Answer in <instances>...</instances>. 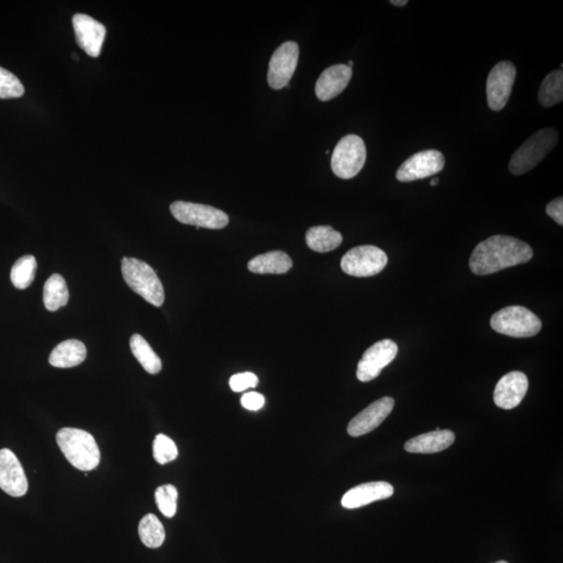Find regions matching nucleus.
Here are the masks:
<instances>
[{"label":"nucleus","instance_id":"obj_1","mask_svg":"<svg viewBox=\"0 0 563 563\" xmlns=\"http://www.w3.org/2000/svg\"><path fill=\"white\" fill-rule=\"evenodd\" d=\"M533 251L527 243L515 237L496 235L484 240L473 251L470 259L472 273L487 276L505 269L527 263Z\"/></svg>","mask_w":563,"mask_h":563},{"label":"nucleus","instance_id":"obj_2","mask_svg":"<svg viewBox=\"0 0 563 563\" xmlns=\"http://www.w3.org/2000/svg\"><path fill=\"white\" fill-rule=\"evenodd\" d=\"M56 442L75 469L88 472L98 466L100 452L97 440L90 433L80 429H61L56 433Z\"/></svg>","mask_w":563,"mask_h":563},{"label":"nucleus","instance_id":"obj_3","mask_svg":"<svg viewBox=\"0 0 563 563\" xmlns=\"http://www.w3.org/2000/svg\"><path fill=\"white\" fill-rule=\"evenodd\" d=\"M122 273L128 286L151 305L161 307L166 301L163 285L156 271L147 262L124 257Z\"/></svg>","mask_w":563,"mask_h":563},{"label":"nucleus","instance_id":"obj_4","mask_svg":"<svg viewBox=\"0 0 563 563\" xmlns=\"http://www.w3.org/2000/svg\"><path fill=\"white\" fill-rule=\"evenodd\" d=\"M559 132L546 128L536 132L518 149L509 162L512 175H521L533 170L558 144Z\"/></svg>","mask_w":563,"mask_h":563},{"label":"nucleus","instance_id":"obj_5","mask_svg":"<svg viewBox=\"0 0 563 563\" xmlns=\"http://www.w3.org/2000/svg\"><path fill=\"white\" fill-rule=\"evenodd\" d=\"M490 326L496 332L506 337L527 338L535 337L542 330V320L529 309L509 306L491 316Z\"/></svg>","mask_w":563,"mask_h":563},{"label":"nucleus","instance_id":"obj_6","mask_svg":"<svg viewBox=\"0 0 563 563\" xmlns=\"http://www.w3.org/2000/svg\"><path fill=\"white\" fill-rule=\"evenodd\" d=\"M366 161V147L357 135H346L340 139L334 149L331 168L335 175L350 180L362 172Z\"/></svg>","mask_w":563,"mask_h":563},{"label":"nucleus","instance_id":"obj_7","mask_svg":"<svg viewBox=\"0 0 563 563\" xmlns=\"http://www.w3.org/2000/svg\"><path fill=\"white\" fill-rule=\"evenodd\" d=\"M170 212L181 224L206 227V229H224L229 224V217L219 209L194 204L188 201H175L170 205Z\"/></svg>","mask_w":563,"mask_h":563},{"label":"nucleus","instance_id":"obj_8","mask_svg":"<svg viewBox=\"0 0 563 563\" xmlns=\"http://www.w3.org/2000/svg\"><path fill=\"white\" fill-rule=\"evenodd\" d=\"M388 262V255L381 249L362 245L346 252L341 259V269L346 275L366 277L381 273Z\"/></svg>","mask_w":563,"mask_h":563},{"label":"nucleus","instance_id":"obj_9","mask_svg":"<svg viewBox=\"0 0 563 563\" xmlns=\"http://www.w3.org/2000/svg\"><path fill=\"white\" fill-rule=\"evenodd\" d=\"M300 58V47L294 41H287L276 49L271 55L268 81L270 88L281 90L289 87Z\"/></svg>","mask_w":563,"mask_h":563},{"label":"nucleus","instance_id":"obj_10","mask_svg":"<svg viewBox=\"0 0 563 563\" xmlns=\"http://www.w3.org/2000/svg\"><path fill=\"white\" fill-rule=\"evenodd\" d=\"M516 78V68L509 61H503L491 69L486 83L487 103L492 111L499 112L508 105Z\"/></svg>","mask_w":563,"mask_h":563},{"label":"nucleus","instance_id":"obj_11","mask_svg":"<svg viewBox=\"0 0 563 563\" xmlns=\"http://www.w3.org/2000/svg\"><path fill=\"white\" fill-rule=\"evenodd\" d=\"M445 157L436 149L419 151L405 161L397 172V180L408 183L433 176L444 169Z\"/></svg>","mask_w":563,"mask_h":563},{"label":"nucleus","instance_id":"obj_12","mask_svg":"<svg viewBox=\"0 0 563 563\" xmlns=\"http://www.w3.org/2000/svg\"><path fill=\"white\" fill-rule=\"evenodd\" d=\"M398 347L395 341L383 339L378 341L363 354L357 368L359 381L370 382L381 374L386 366L390 364L397 355Z\"/></svg>","mask_w":563,"mask_h":563},{"label":"nucleus","instance_id":"obj_13","mask_svg":"<svg viewBox=\"0 0 563 563\" xmlns=\"http://www.w3.org/2000/svg\"><path fill=\"white\" fill-rule=\"evenodd\" d=\"M0 489L14 498L24 496L29 490L21 461L9 448L0 450Z\"/></svg>","mask_w":563,"mask_h":563},{"label":"nucleus","instance_id":"obj_14","mask_svg":"<svg viewBox=\"0 0 563 563\" xmlns=\"http://www.w3.org/2000/svg\"><path fill=\"white\" fill-rule=\"evenodd\" d=\"M394 407V398L389 397L380 398L354 417L347 426V433L353 438H359L374 431L391 414Z\"/></svg>","mask_w":563,"mask_h":563},{"label":"nucleus","instance_id":"obj_15","mask_svg":"<svg viewBox=\"0 0 563 563\" xmlns=\"http://www.w3.org/2000/svg\"><path fill=\"white\" fill-rule=\"evenodd\" d=\"M73 23L80 47L85 50L87 55L98 58L107 34L105 25L85 14H75Z\"/></svg>","mask_w":563,"mask_h":563},{"label":"nucleus","instance_id":"obj_16","mask_svg":"<svg viewBox=\"0 0 563 563\" xmlns=\"http://www.w3.org/2000/svg\"><path fill=\"white\" fill-rule=\"evenodd\" d=\"M528 378L522 371H511L499 379L493 401L499 408L505 410L514 409L524 400L528 390Z\"/></svg>","mask_w":563,"mask_h":563},{"label":"nucleus","instance_id":"obj_17","mask_svg":"<svg viewBox=\"0 0 563 563\" xmlns=\"http://www.w3.org/2000/svg\"><path fill=\"white\" fill-rule=\"evenodd\" d=\"M394 486L383 481L360 484L349 491L341 499V505L346 509H356L380 499L394 495Z\"/></svg>","mask_w":563,"mask_h":563},{"label":"nucleus","instance_id":"obj_18","mask_svg":"<svg viewBox=\"0 0 563 563\" xmlns=\"http://www.w3.org/2000/svg\"><path fill=\"white\" fill-rule=\"evenodd\" d=\"M353 69L345 64L333 65L320 74L315 85V94L321 101L337 98L349 85Z\"/></svg>","mask_w":563,"mask_h":563},{"label":"nucleus","instance_id":"obj_19","mask_svg":"<svg viewBox=\"0 0 563 563\" xmlns=\"http://www.w3.org/2000/svg\"><path fill=\"white\" fill-rule=\"evenodd\" d=\"M455 441V434L450 430H439L409 439L405 450L414 454H435L446 450Z\"/></svg>","mask_w":563,"mask_h":563},{"label":"nucleus","instance_id":"obj_20","mask_svg":"<svg viewBox=\"0 0 563 563\" xmlns=\"http://www.w3.org/2000/svg\"><path fill=\"white\" fill-rule=\"evenodd\" d=\"M86 346L77 339H68L56 345L49 356V363L58 369H71L85 362Z\"/></svg>","mask_w":563,"mask_h":563},{"label":"nucleus","instance_id":"obj_21","mask_svg":"<svg viewBox=\"0 0 563 563\" xmlns=\"http://www.w3.org/2000/svg\"><path fill=\"white\" fill-rule=\"evenodd\" d=\"M293 268V260L282 251L267 252L252 259L248 269L258 275H283Z\"/></svg>","mask_w":563,"mask_h":563},{"label":"nucleus","instance_id":"obj_22","mask_svg":"<svg viewBox=\"0 0 563 563\" xmlns=\"http://www.w3.org/2000/svg\"><path fill=\"white\" fill-rule=\"evenodd\" d=\"M343 235L332 226H318L310 227L306 234V243L310 249L318 252L337 250L343 243Z\"/></svg>","mask_w":563,"mask_h":563},{"label":"nucleus","instance_id":"obj_23","mask_svg":"<svg viewBox=\"0 0 563 563\" xmlns=\"http://www.w3.org/2000/svg\"><path fill=\"white\" fill-rule=\"evenodd\" d=\"M131 350L132 355L142 365V368L150 375H157L162 370V362L159 356L144 339L141 335L134 334L130 340Z\"/></svg>","mask_w":563,"mask_h":563},{"label":"nucleus","instance_id":"obj_24","mask_svg":"<svg viewBox=\"0 0 563 563\" xmlns=\"http://www.w3.org/2000/svg\"><path fill=\"white\" fill-rule=\"evenodd\" d=\"M69 291L66 281L59 274L50 276L44 285L43 302L48 311H56L61 307L67 305Z\"/></svg>","mask_w":563,"mask_h":563},{"label":"nucleus","instance_id":"obj_25","mask_svg":"<svg viewBox=\"0 0 563 563\" xmlns=\"http://www.w3.org/2000/svg\"><path fill=\"white\" fill-rule=\"evenodd\" d=\"M139 536L144 546L158 549L166 541V529L155 515H147L139 524Z\"/></svg>","mask_w":563,"mask_h":563},{"label":"nucleus","instance_id":"obj_26","mask_svg":"<svg viewBox=\"0 0 563 563\" xmlns=\"http://www.w3.org/2000/svg\"><path fill=\"white\" fill-rule=\"evenodd\" d=\"M540 103L546 107L561 103L563 99V73L556 71L543 80L540 93Z\"/></svg>","mask_w":563,"mask_h":563},{"label":"nucleus","instance_id":"obj_27","mask_svg":"<svg viewBox=\"0 0 563 563\" xmlns=\"http://www.w3.org/2000/svg\"><path fill=\"white\" fill-rule=\"evenodd\" d=\"M37 260L34 256H23L13 265L11 281L17 289H27L35 280L37 273Z\"/></svg>","mask_w":563,"mask_h":563},{"label":"nucleus","instance_id":"obj_28","mask_svg":"<svg viewBox=\"0 0 563 563\" xmlns=\"http://www.w3.org/2000/svg\"><path fill=\"white\" fill-rule=\"evenodd\" d=\"M178 490L172 484L158 487L155 492L156 503L164 516H175L178 508Z\"/></svg>","mask_w":563,"mask_h":563},{"label":"nucleus","instance_id":"obj_29","mask_svg":"<svg viewBox=\"0 0 563 563\" xmlns=\"http://www.w3.org/2000/svg\"><path fill=\"white\" fill-rule=\"evenodd\" d=\"M154 458L159 465H167L178 457V448L168 436L159 434L154 440Z\"/></svg>","mask_w":563,"mask_h":563},{"label":"nucleus","instance_id":"obj_30","mask_svg":"<svg viewBox=\"0 0 563 563\" xmlns=\"http://www.w3.org/2000/svg\"><path fill=\"white\" fill-rule=\"evenodd\" d=\"M24 87L15 74L0 67V99L21 98Z\"/></svg>","mask_w":563,"mask_h":563},{"label":"nucleus","instance_id":"obj_31","mask_svg":"<svg viewBox=\"0 0 563 563\" xmlns=\"http://www.w3.org/2000/svg\"><path fill=\"white\" fill-rule=\"evenodd\" d=\"M259 384V379L252 372H242L234 375L230 379V388L233 391L240 392L249 388H255Z\"/></svg>","mask_w":563,"mask_h":563},{"label":"nucleus","instance_id":"obj_32","mask_svg":"<svg viewBox=\"0 0 563 563\" xmlns=\"http://www.w3.org/2000/svg\"><path fill=\"white\" fill-rule=\"evenodd\" d=\"M265 404V397L259 392H248L242 397V405L250 411L260 410Z\"/></svg>","mask_w":563,"mask_h":563},{"label":"nucleus","instance_id":"obj_33","mask_svg":"<svg viewBox=\"0 0 563 563\" xmlns=\"http://www.w3.org/2000/svg\"><path fill=\"white\" fill-rule=\"evenodd\" d=\"M546 212L559 226H563V199L558 198L549 202Z\"/></svg>","mask_w":563,"mask_h":563},{"label":"nucleus","instance_id":"obj_34","mask_svg":"<svg viewBox=\"0 0 563 563\" xmlns=\"http://www.w3.org/2000/svg\"><path fill=\"white\" fill-rule=\"evenodd\" d=\"M390 3L397 6H405L408 4L407 0H404V2H397V0H394V2H390Z\"/></svg>","mask_w":563,"mask_h":563},{"label":"nucleus","instance_id":"obj_35","mask_svg":"<svg viewBox=\"0 0 563 563\" xmlns=\"http://www.w3.org/2000/svg\"><path fill=\"white\" fill-rule=\"evenodd\" d=\"M439 178H435V179H433L431 181V183H430V185L436 186V185H439Z\"/></svg>","mask_w":563,"mask_h":563},{"label":"nucleus","instance_id":"obj_36","mask_svg":"<svg viewBox=\"0 0 563 563\" xmlns=\"http://www.w3.org/2000/svg\"><path fill=\"white\" fill-rule=\"evenodd\" d=\"M354 65V62L350 61L349 63H347V66H349L350 68H352Z\"/></svg>","mask_w":563,"mask_h":563},{"label":"nucleus","instance_id":"obj_37","mask_svg":"<svg viewBox=\"0 0 563 563\" xmlns=\"http://www.w3.org/2000/svg\"><path fill=\"white\" fill-rule=\"evenodd\" d=\"M496 563H508V561H504V560H499V561H498Z\"/></svg>","mask_w":563,"mask_h":563}]
</instances>
